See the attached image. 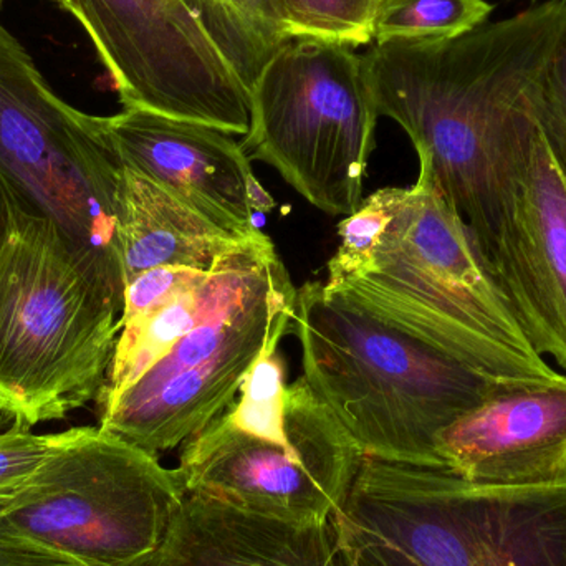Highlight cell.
<instances>
[{"instance_id":"obj_22","label":"cell","mask_w":566,"mask_h":566,"mask_svg":"<svg viewBox=\"0 0 566 566\" xmlns=\"http://www.w3.org/2000/svg\"><path fill=\"white\" fill-rule=\"evenodd\" d=\"M285 363L279 348L269 349L245 376L226 416L235 428L258 438H283L286 421Z\"/></svg>"},{"instance_id":"obj_17","label":"cell","mask_w":566,"mask_h":566,"mask_svg":"<svg viewBox=\"0 0 566 566\" xmlns=\"http://www.w3.org/2000/svg\"><path fill=\"white\" fill-rule=\"evenodd\" d=\"M232 255L216 265L202 281L166 303L163 308L149 313L145 318L123 325L105 388L98 398L99 408L115 401L129 386L135 385L206 315L221 290Z\"/></svg>"},{"instance_id":"obj_27","label":"cell","mask_w":566,"mask_h":566,"mask_svg":"<svg viewBox=\"0 0 566 566\" xmlns=\"http://www.w3.org/2000/svg\"><path fill=\"white\" fill-rule=\"evenodd\" d=\"M22 211H32V209L27 206L7 176L0 171V245L6 241L10 226Z\"/></svg>"},{"instance_id":"obj_30","label":"cell","mask_w":566,"mask_h":566,"mask_svg":"<svg viewBox=\"0 0 566 566\" xmlns=\"http://www.w3.org/2000/svg\"><path fill=\"white\" fill-rule=\"evenodd\" d=\"M0 6H2V0H0Z\"/></svg>"},{"instance_id":"obj_21","label":"cell","mask_w":566,"mask_h":566,"mask_svg":"<svg viewBox=\"0 0 566 566\" xmlns=\"http://www.w3.org/2000/svg\"><path fill=\"white\" fill-rule=\"evenodd\" d=\"M379 0H279L293 40L356 46L373 42Z\"/></svg>"},{"instance_id":"obj_3","label":"cell","mask_w":566,"mask_h":566,"mask_svg":"<svg viewBox=\"0 0 566 566\" xmlns=\"http://www.w3.org/2000/svg\"><path fill=\"white\" fill-rule=\"evenodd\" d=\"M303 378L365 458L442 469L438 436L497 389L489 378L326 289L296 290Z\"/></svg>"},{"instance_id":"obj_1","label":"cell","mask_w":566,"mask_h":566,"mask_svg":"<svg viewBox=\"0 0 566 566\" xmlns=\"http://www.w3.org/2000/svg\"><path fill=\"white\" fill-rule=\"evenodd\" d=\"M565 29L566 0H547L454 39L375 43L361 55L376 112L431 165L479 251L532 88Z\"/></svg>"},{"instance_id":"obj_2","label":"cell","mask_w":566,"mask_h":566,"mask_svg":"<svg viewBox=\"0 0 566 566\" xmlns=\"http://www.w3.org/2000/svg\"><path fill=\"white\" fill-rule=\"evenodd\" d=\"M125 286L55 222L19 212L0 245V409L13 422L33 428L98 401Z\"/></svg>"},{"instance_id":"obj_12","label":"cell","mask_w":566,"mask_h":566,"mask_svg":"<svg viewBox=\"0 0 566 566\" xmlns=\"http://www.w3.org/2000/svg\"><path fill=\"white\" fill-rule=\"evenodd\" d=\"M481 254L534 348L566 371V171L532 95L499 178Z\"/></svg>"},{"instance_id":"obj_11","label":"cell","mask_w":566,"mask_h":566,"mask_svg":"<svg viewBox=\"0 0 566 566\" xmlns=\"http://www.w3.org/2000/svg\"><path fill=\"white\" fill-rule=\"evenodd\" d=\"M125 108L248 135L251 95L181 0H66Z\"/></svg>"},{"instance_id":"obj_9","label":"cell","mask_w":566,"mask_h":566,"mask_svg":"<svg viewBox=\"0 0 566 566\" xmlns=\"http://www.w3.org/2000/svg\"><path fill=\"white\" fill-rule=\"evenodd\" d=\"M0 171L30 209L123 274L119 166L103 116L60 98L0 20Z\"/></svg>"},{"instance_id":"obj_28","label":"cell","mask_w":566,"mask_h":566,"mask_svg":"<svg viewBox=\"0 0 566 566\" xmlns=\"http://www.w3.org/2000/svg\"><path fill=\"white\" fill-rule=\"evenodd\" d=\"M12 424H13V419L10 418V416L7 415V412H3L2 409H0V431H2V429L9 428V426H12Z\"/></svg>"},{"instance_id":"obj_31","label":"cell","mask_w":566,"mask_h":566,"mask_svg":"<svg viewBox=\"0 0 566 566\" xmlns=\"http://www.w3.org/2000/svg\"><path fill=\"white\" fill-rule=\"evenodd\" d=\"M534 2H535V0H534Z\"/></svg>"},{"instance_id":"obj_5","label":"cell","mask_w":566,"mask_h":566,"mask_svg":"<svg viewBox=\"0 0 566 566\" xmlns=\"http://www.w3.org/2000/svg\"><path fill=\"white\" fill-rule=\"evenodd\" d=\"M332 527L343 566H566V479L497 488L365 458Z\"/></svg>"},{"instance_id":"obj_16","label":"cell","mask_w":566,"mask_h":566,"mask_svg":"<svg viewBox=\"0 0 566 566\" xmlns=\"http://www.w3.org/2000/svg\"><path fill=\"white\" fill-rule=\"evenodd\" d=\"M259 232L244 238L224 231L151 179L128 168L119 171L118 242L125 285L159 268L211 272Z\"/></svg>"},{"instance_id":"obj_10","label":"cell","mask_w":566,"mask_h":566,"mask_svg":"<svg viewBox=\"0 0 566 566\" xmlns=\"http://www.w3.org/2000/svg\"><path fill=\"white\" fill-rule=\"evenodd\" d=\"M285 438L235 428L222 412L182 444L186 494L296 525L329 524L361 468V449L305 378L286 388Z\"/></svg>"},{"instance_id":"obj_4","label":"cell","mask_w":566,"mask_h":566,"mask_svg":"<svg viewBox=\"0 0 566 566\" xmlns=\"http://www.w3.org/2000/svg\"><path fill=\"white\" fill-rule=\"evenodd\" d=\"M332 292L489 378L548 385L565 376L525 335L424 158L373 268Z\"/></svg>"},{"instance_id":"obj_8","label":"cell","mask_w":566,"mask_h":566,"mask_svg":"<svg viewBox=\"0 0 566 566\" xmlns=\"http://www.w3.org/2000/svg\"><path fill=\"white\" fill-rule=\"evenodd\" d=\"M176 469L99 426L56 432L7 522L95 566H146L186 499Z\"/></svg>"},{"instance_id":"obj_18","label":"cell","mask_w":566,"mask_h":566,"mask_svg":"<svg viewBox=\"0 0 566 566\" xmlns=\"http://www.w3.org/2000/svg\"><path fill=\"white\" fill-rule=\"evenodd\" d=\"M251 92L264 66L292 42L279 0H181Z\"/></svg>"},{"instance_id":"obj_25","label":"cell","mask_w":566,"mask_h":566,"mask_svg":"<svg viewBox=\"0 0 566 566\" xmlns=\"http://www.w3.org/2000/svg\"><path fill=\"white\" fill-rule=\"evenodd\" d=\"M208 274L209 272L191 269L159 268L133 279L126 283L122 328L123 325L145 318L149 313L163 308L166 303L195 286Z\"/></svg>"},{"instance_id":"obj_20","label":"cell","mask_w":566,"mask_h":566,"mask_svg":"<svg viewBox=\"0 0 566 566\" xmlns=\"http://www.w3.org/2000/svg\"><path fill=\"white\" fill-rule=\"evenodd\" d=\"M405 191L406 188L378 189L363 199L353 214L339 222L342 244L328 262L326 289H339L373 268L382 235L395 219Z\"/></svg>"},{"instance_id":"obj_24","label":"cell","mask_w":566,"mask_h":566,"mask_svg":"<svg viewBox=\"0 0 566 566\" xmlns=\"http://www.w3.org/2000/svg\"><path fill=\"white\" fill-rule=\"evenodd\" d=\"M532 105L555 156L566 171V29L532 90Z\"/></svg>"},{"instance_id":"obj_26","label":"cell","mask_w":566,"mask_h":566,"mask_svg":"<svg viewBox=\"0 0 566 566\" xmlns=\"http://www.w3.org/2000/svg\"><path fill=\"white\" fill-rule=\"evenodd\" d=\"M0 566H95L13 527L0 515Z\"/></svg>"},{"instance_id":"obj_19","label":"cell","mask_w":566,"mask_h":566,"mask_svg":"<svg viewBox=\"0 0 566 566\" xmlns=\"http://www.w3.org/2000/svg\"><path fill=\"white\" fill-rule=\"evenodd\" d=\"M492 10L488 0H379L373 42L454 39L484 25Z\"/></svg>"},{"instance_id":"obj_6","label":"cell","mask_w":566,"mask_h":566,"mask_svg":"<svg viewBox=\"0 0 566 566\" xmlns=\"http://www.w3.org/2000/svg\"><path fill=\"white\" fill-rule=\"evenodd\" d=\"M296 289L271 238L232 255L206 315L115 401L99 428L158 458L201 432L238 398L254 363L292 335Z\"/></svg>"},{"instance_id":"obj_15","label":"cell","mask_w":566,"mask_h":566,"mask_svg":"<svg viewBox=\"0 0 566 566\" xmlns=\"http://www.w3.org/2000/svg\"><path fill=\"white\" fill-rule=\"evenodd\" d=\"M146 566H343L332 522L296 525L186 495Z\"/></svg>"},{"instance_id":"obj_29","label":"cell","mask_w":566,"mask_h":566,"mask_svg":"<svg viewBox=\"0 0 566 566\" xmlns=\"http://www.w3.org/2000/svg\"><path fill=\"white\" fill-rule=\"evenodd\" d=\"M53 2L59 3V6L62 7V9H65L66 7V0H53Z\"/></svg>"},{"instance_id":"obj_13","label":"cell","mask_w":566,"mask_h":566,"mask_svg":"<svg viewBox=\"0 0 566 566\" xmlns=\"http://www.w3.org/2000/svg\"><path fill=\"white\" fill-rule=\"evenodd\" d=\"M122 168L132 169L232 234L259 232L254 218L275 201L231 133L143 108L103 118Z\"/></svg>"},{"instance_id":"obj_14","label":"cell","mask_w":566,"mask_h":566,"mask_svg":"<svg viewBox=\"0 0 566 566\" xmlns=\"http://www.w3.org/2000/svg\"><path fill=\"white\" fill-rule=\"evenodd\" d=\"M444 471L497 488L566 479V376L509 385L446 428L436 441Z\"/></svg>"},{"instance_id":"obj_7","label":"cell","mask_w":566,"mask_h":566,"mask_svg":"<svg viewBox=\"0 0 566 566\" xmlns=\"http://www.w3.org/2000/svg\"><path fill=\"white\" fill-rule=\"evenodd\" d=\"M248 158L272 166L310 205L349 216L363 201L378 112L353 49L292 40L251 92Z\"/></svg>"},{"instance_id":"obj_23","label":"cell","mask_w":566,"mask_h":566,"mask_svg":"<svg viewBox=\"0 0 566 566\" xmlns=\"http://www.w3.org/2000/svg\"><path fill=\"white\" fill-rule=\"evenodd\" d=\"M53 444L55 434H35L17 422L0 431V514L29 488Z\"/></svg>"}]
</instances>
